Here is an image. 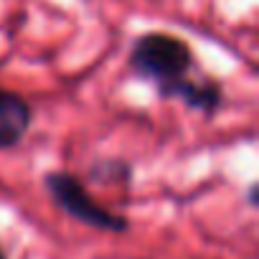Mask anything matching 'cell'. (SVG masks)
I'll use <instances>...</instances> for the list:
<instances>
[{
	"label": "cell",
	"mask_w": 259,
	"mask_h": 259,
	"mask_svg": "<svg viewBox=\"0 0 259 259\" xmlns=\"http://www.w3.org/2000/svg\"><path fill=\"white\" fill-rule=\"evenodd\" d=\"M0 259H3V254H0Z\"/></svg>",
	"instance_id": "cell-6"
},
{
	"label": "cell",
	"mask_w": 259,
	"mask_h": 259,
	"mask_svg": "<svg viewBox=\"0 0 259 259\" xmlns=\"http://www.w3.org/2000/svg\"><path fill=\"white\" fill-rule=\"evenodd\" d=\"M31 119L33 109L21 94L0 89V150L16 148L31 130Z\"/></svg>",
	"instance_id": "cell-3"
},
{
	"label": "cell",
	"mask_w": 259,
	"mask_h": 259,
	"mask_svg": "<svg viewBox=\"0 0 259 259\" xmlns=\"http://www.w3.org/2000/svg\"><path fill=\"white\" fill-rule=\"evenodd\" d=\"M249 201H251V206L256 203V188H254V186L249 188Z\"/></svg>",
	"instance_id": "cell-5"
},
{
	"label": "cell",
	"mask_w": 259,
	"mask_h": 259,
	"mask_svg": "<svg viewBox=\"0 0 259 259\" xmlns=\"http://www.w3.org/2000/svg\"><path fill=\"white\" fill-rule=\"evenodd\" d=\"M44 181H46V191L51 193L54 203L61 211H66L71 219H76L87 226L102 229V231H114V234L127 231V219L102 208L89 196V191L84 188V183L76 176L64 173V170H51V173H46Z\"/></svg>",
	"instance_id": "cell-2"
},
{
	"label": "cell",
	"mask_w": 259,
	"mask_h": 259,
	"mask_svg": "<svg viewBox=\"0 0 259 259\" xmlns=\"http://www.w3.org/2000/svg\"><path fill=\"white\" fill-rule=\"evenodd\" d=\"M158 94L163 99H181L186 107L203 112V114H213L224 102L221 84H216V81H188L186 76L176 79L165 87H158Z\"/></svg>",
	"instance_id": "cell-4"
},
{
	"label": "cell",
	"mask_w": 259,
	"mask_h": 259,
	"mask_svg": "<svg viewBox=\"0 0 259 259\" xmlns=\"http://www.w3.org/2000/svg\"><path fill=\"white\" fill-rule=\"evenodd\" d=\"M193 66L188 44L170 33H145L130 49V69L140 79L153 81L155 89L183 79Z\"/></svg>",
	"instance_id": "cell-1"
}]
</instances>
